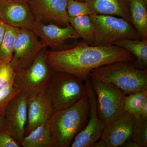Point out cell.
I'll use <instances>...</instances> for the list:
<instances>
[{"label": "cell", "instance_id": "5b68a950", "mask_svg": "<svg viewBox=\"0 0 147 147\" xmlns=\"http://www.w3.org/2000/svg\"><path fill=\"white\" fill-rule=\"evenodd\" d=\"M94 27L93 46L114 45L125 39H141L132 24L121 18L92 13L89 15Z\"/></svg>", "mask_w": 147, "mask_h": 147}, {"label": "cell", "instance_id": "52a82bcc", "mask_svg": "<svg viewBox=\"0 0 147 147\" xmlns=\"http://www.w3.org/2000/svg\"><path fill=\"white\" fill-rule=\"evenodd\" d=\"M47 47L39 52L28 67L17 70L13 85L27 95L45 89L53 70L46 60Z\"/></svg>", "mask_w": 147, "mask_h": 147}, {"label": "cell", "instance_id": "9a60e30c", "mask_svg": "<svg viewBox=\"0 0 147 147\" xmlns=\"http://www.w3.org/2000/svg\"><path fill=\"white\" fill-rule=\"evenodd\" d=\"M136 120L134 115L125 112L119 118L105 126L100 139L105 142L107 147H121L131 138Z\"/></svg>", "mask_w": 147, "mask_h": 147}, {"label": "cell", "instance_id": "cb8c5ba5", "mask_svg": "<svg viewBox=\"0 0 147 147\" xmlns=\"http://www.w3.org/2000/svg\"><path fill=\"white\" fill-rule=\"evenodd\" d=\"M67 10L69 17L90 15L93 13L86 3L78 0H67Z\"/></svg>", "mask_w": 147, "mask_h": 147}, {"label": "cell", "instance_id": "4fadbf2b", "mask_svg": "<svg viewBox=\"0 0 147 147\" xmlns=\"http://www.w3.org/2000/svg\"><path fill=\"white\" fill-rule=\"evenodd\" d=\"M28 2L36 21L65 26L69 24L67 0H28Z\"/></svg>", "mask_w": 147, "mask_h": 147}, {"label": "cell", "instance_id": "1f68e13d", "mask_svg": "<svg viewBox=\"0 0 147 147\" xmlns=\"http://www.w3.org/2000/svg\"><path fill=\"white\" fill-rule=\"evenodd\" d=\"M3 118L0 117V129H3Z\"/></svg>", "mask_w": 147, "mask_h": 147}, {"label": "cell", "instance_id": "ffe728a7", "mask_svg": "<svg viewBox=\"0 0 147 147\" xmlns=\"http://www.w3.org/2000/svg\"><path fill=\"white\" fill-rule=\"evenodd\" d=\"M69 24L84 42L91 45L94 38V27L89 15L69 17Z\"/></svg>", "mask_w": 147, "mask_h": 147}, {"label": "cell", "instance_id": "ba28073f", "mask_svg": "<svg viewBox=\"0 0 147 147\" xmlns=\"http://www.w3.org/2000/svg\"><path fill=\"white\" fill-rule=\"evenodd\" d=\"M84 82L89 102V119L84 128L74 137L71 147H93L95 143L100 140L105 127L98 115L96 96L89 78Z\"/></svg>", "mask_w": 147, "mask_h": 147}, {"label": "cell", "instance_id": "d590c367", "mask_svg": "<svg viewBox=\"0 0 147 147\" xmlns=\"http://www.w3.org/2000/svg\"></svg>", "mask_w": 147, "mask_h": 147}, {"label": "cell", "instance_id": "6da1fadb", "mask_svg": "<svg viewBox=\"0 0 147 147\" xmlns=\"http://www.w3.org/2000/svg\"><path fill=\"white\" fill-rule=\"evenodd\" d=\"M136 57L115 45L93 46L85 42L73 47L46 53V61L53 71L71 74L85 82L92 69L119 61L134 62Z\"/></svg>", "mask_w": 147, "mask_h": 147}, {"label": "cell", "instance_id": "484cf974", "mask_svg": "<svg viewBox=\"0 0 147 147\" xmlns=\"http://www.w3.org/2000/svg\"><path fill=\"white\" fill-rule=\"evenodd\" d=\"M16 71L10 63H0V90L13 84Z\"/></svg>", "mask_w": 147, "mask_h": 147}, {"label": "cell", "instance_id": "e0dca14e", "mask_svg": "<svg viewBox=\"0 0 147 147\" xmlns=\"http://www.w3.org/2000/svg\"><path fill=\"white\" fill-rule=\"evenodd\" d=\"M129 51L136 57L133 62L139 69H147V39H125L116 42L115 45Z\"/></svg>", "mask_w": 147, "mask_h": 147}, {"label": "cell", "instance_id": "603a6c76", "mask_svg": "<svg viewBox=\"0 0 147 147\" xmlns=\"http://www.w3.org/2000/svg\"><path fill=\"white\" fill-rule=\"evenodd\" d=\"M131 139L139 147H147V117L140 116L136 119Z\"/></svg>", "mask_w": 147, "mask_h": 147}, {"label": "cell", "instance_id": "f1b7e54d", "mask_svg": "<svg viewBox=\"0 0 147 147\" xmlns=\"http://www.w3.org/2000/svg\"><path fill=\"white\" fill-rule=\"evenodd\" d=\"M121 147H139L138 145L135 142H133L131 138L127 140L122 145Z\"/></svg>", "mask_w": 147, "mask_h": 147}, {"label": "cell", "instance_id": "ac0fdd59", "mask_svg": "<svg viewBox=\"0 0 147 147\" xmlns=\"http://www.w3.org/2000/svg\"><path fill=\"white\" fill-rule=\"evenodd\" d=\"M147 4L144 0H130L131 24L141 39H147Z\"/></svg>", "mask_w": 147, "mask_h": 147}, {"label": "cell", "instance_id": "5bb4252c", "mask_svg": "<svg viewBox=\"0 0 147 147\" xmlns=\"http://www.w3.org/2000/svg\"><path fill=\"white\" fill-rule=\"evenodd\" d=\"M40 38L42 43L47 47L57 50L64 45L65 41L69 38H80L72 26L68 24L64 28L51 23L46 25L40 21H35L32 30Z\"/></svg>", "mask_w": 147, "mask_h": 147}, {"label": "cell", "instance_id": "d6986e66", "mask_svg": "<svg viewBox=\"0 0 147 147\" xmlns=\"http://www.w3.org/2000/svg\"><path fill=\"white\" fill-rule=\"evenodd\" d=\"M23 147H53L52 135L47 124H43L25 136L20 144Z\"/></svg>", "mask_w": 147, "mask_h": 147}, {"label": "cell", "instance_id": "7a4b0ae2", "mask_svg": "<svg viewBox=\"0 0 147 147\" xmlns=\"http://www.w3.org/2000/svg\"><path fill=\"white\" fill-rule=\"evenodd\" d=\"M89 107L87 95L71 107L53 113L47 123L51 131L53 147L70 146L74 137L86 125Z\"/></svg>", "mask_w": 147, "mask_h": 147}, {"label": "cell", "instance_id": "7c38bea8", "mask_svg": "<svg viewBox=\"0 0 147 147\" xmlns=\"http://www.w3.org/2000/svg\"><path fill=\"white\" fill-rule=\"evenodd\" d=\"M27 105L25 136L39 125L47 124L54 113L51 98L45 90L28 95Z\"/></svg>", "mask_w": 147, "mask_h": 147}, {"label": "cell", "instance_id": "277c9868", "mask_svg": "<svg viewBox=\"0 0 147 147\" xmlns=\"http://www.w3.org/2000/svg\"><path fill=\"white\" fill-rule=\"evenodd\" d=\"M84 82L71 74L53 70L45 90L51 98L54 112L71 107L87 96Z\"/></svg>", "mask_w": 147, "mask_h": 147}, {"label": "cell", "instance_id": "4dcf8cb0", "mask_svg": "<svg viewBox=\"0 0 147 147\" xmlns=\"http://www.w3.org/2000/svg\"><path fill=\"white\" fill-rule=\"evenodd\" d=\"M97 142L95 143L93 147H107V145L104 141L100 139Z\"/></svg>", "mask_w": 147, "mask_h": 147}, {"label": "cell", "instance_id": "3957f363", "mask_svg": "<svg viewBox=\"0 0 147 147\" xmlns=\"http://www.w3.org/2000/svg\"><path fill=\"white\" fill-rule=\"evenodd\" d=\"M90 77L112 83L125 95L147 90V69H139L133 62L119 61L92 69Z\"/></svg>", "mask_w": 147, "mask_h": 147}, {"label": "cell", "instance_id": "e575fe53", "mask_svg": "<svg viewBox=\"0 0 147 147\" xmlns=\"http://www.w3.org/2000/svg\"><path fill=\"white\" fill-rule=\"evenodd\" d=\"M24 1H28V0H24Z\"/></svg>", "mask_w": 147, "mask_h": 147}, {"label": "cell", "instance_id": "44dd1931", "mask_svg": "<svg viewBox=\"0 0 147 147\" xmlns=\"http://www.w3.org/2000/svg\"><path fill=\"white\" fill-rule=\"evenodd\" d=\"M20 28L7 25L5 33L0 45V63H10L14 53L16 36Z\"/></svg>", "mask_w": 147, "mask_h": 147}, {"label": "cell", "instance_id": "7402d4cb", "mask_svg": "<svg viewBox=\"0 0 147 147\" xmlns=\"http://www.w3.org/2000/svg\"><path fill=\"white\" fill-rule=\"evenodd\" d=\"M147 101V90L139 91L125 96L124 104L125 112L134 115L137 119L142 106Z\"/></svg>", "mask_w": 147, "mask_h": 147}, {"label": "cell", "instance_id": "8fae6325", "mask_svg": "<svg viewBox=\"0 0 147 147\" xmlns=\"http://www.w3.org/2000/svg\"><path fill=\"white\" fill-rule=\"evenodd\" d=\"M0 19L7 25L32 30L35 18L28 1L0 0Z\"/></svg>", "mask_w": 147, "mask_h": 147}, {"label": "cell", "instance_id": "d4e9b609", "mask_svg": "<svg viewBox=\"0 0 147 147\" xmlns=\"http://www.w3.org/2000/svg\"><path fill=\"white\" fill-rule=\"evenodd\" d=\"M20 92L13 84L0 90V117L3 118L11 100Z\"/></svg>", "mask_w": 147, "mask_h": 147}, {"label": "cell", "instance_id": "836d02e7", "mask_svg": "<svg viewBox=\"0 0 147 147\" xmlns=\"http://www.w3.org/2000/svg\"><path fill=\"white\" fill-rule=\"evenodd\" d=\"M78 1H84V0H78Z\"/></svg>", "mask_w": 147, "mask_h": 147}, {"label": "cell", "instance_id": "f546056e", "mask_svg": "<svg viewBox=\"0 0 147 147\" xmlns=\"http://www.w3.org/2000/svg\"><path fill=\"white\" fill-rule=\"evenodd\" d=\"M140 116L143 117H147V101L144 103L142 106L139 113Z\"/></svg>", "mask_w": 147, "mask_h": 147}, {"label": "cell", "instance_id": "2e32d148", "mask_svg": "<svg viewBox=\"0 0 147 147\" xmlns=\"http://www.w3.org/2000/svg\"><path fill=\"white\" fill-rule=\"evenodd\" d=\"M130 1V0H84L93 13L118 16L131 24Z\"/></svg>", "mask_w": 147, "mask_h": 147}, {"label": "cell", "instance_id": "4316f807", "mask_svg": "<svg viewBox=\"0 0 147 147\" xmlns=\"http://www.w3.org/2000/svg\"><path fill=\"white\" fill-rule=\"evenodd\" d=\"M20 145L8 133L0 129V147H20Z\"/></svg>", "mask_w": 147, "mask_h": 147}, {"label": "cell", "instance_id": "d6a6232c", "mask_svg": "<svg viewBox=\"0 0 147 147\" xmlns=\"http://www.w3.org/2000/svg\"><path fill=\"white\" fill-rule=\"evenodd\" d=\"M144 1L145 3H146L147 4V0H144Z\"/></svg>", "mask_w": 147, "mask_h": 147}, {"label": "cell", "instance_id": "30bf717a", "mask_svg": "<svg viewBox=\"0 0 147 147\" xmlns=\"http://www.w3.org/2000/svg\"><path fill=\"white\" fill-rule=\"evenodd\" d=\"M28 96L21 91L15 96L9 104L3 118V130L20 145L25 137L28 120Z\"/></svg>", "mask_w": 147, "mask_h": 147}, {"label": "cell", "instance_id": "83f0119b", "mask_svg": "<svg viewBox=\"0 0 147 147\" xmlns=\"http://www.w3.org/2000/svg\"><path fill=\"white\" fill-rule=\"evenodd\" d=\"M7 24L2 20L0 19V45L1 43L5 33Z\"/></svg>", "mask_w": 147, "mask_h": 147}, {"label": "cell", "instance_id": "9c48e42d", "mask_svg": "<svg viewBox=\"0 0 147 147\" xmlns=\"http://www.w3.org/2000/svg\"><path fill=\"white\" fill-rule=\"evenodd\" d=\"M45 47L31 30L19 29L16 36L14 53L10 64L15 71L26 68L31 64L41 50Z\"/></svg>", "mask_w": 147, "mask_h": 147}, {"label": "cell", "instance_id": "8992f818", "mask_svg": "<svg viewBox=\"0 0 147 147\" xmlns=\"http://www.w3.org/2000/svg\"><path fill=\"white\" fill-rule=\"evenodd\" d=\"M89 79L96 96L98 115L106 126L125 113L124 104L125 95L112 83L92 77Z\"/></svg>", "mask_w": 147, "mask_h": 147}]
</instances>
